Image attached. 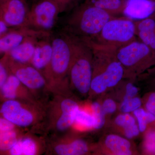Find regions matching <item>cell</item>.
Segmentation results:
<instances>
[{
    "instance_id": "1f68e13d",
    "label": "cell",
    "mask_w": 155,
    "mask_h": 155,
    "mask_svg": "<svg viewBox=\"0 0 155 155\" xmlns=\"http://www.w3.org/2000/svg\"><path fill=\"white\" fill-rule=\"evenodd\" d=\"M10 72L5 62L1 59L0 62V88L5 83Z\"/></svg>"
},
{
    "instance_id": "7c38bea8",
    "label": "cell",
    "mask_w": 155,
    "mask_h": 155,
    "mask_svg": "<svg viewBox=\"0 0 155 155\" xmlns=\"http://www.w3.org/2000/svg\"><path fill=\"white\" fill-rule=\"evenodd\" d=\"M29 11L25 0H0V19L9 27H27Z\"/></svg>"
},
{
    "instance_id": "4dcf8cb0",
    "label": "cell",
    "mask_w": 155,
    "mask_h": 155,
    "mask_svg": "<svg viewBox=\"0 0 155 155\" xmlns=\"http://www.w3.org/2000/svg\"><path fill=\"white\" fill-rule=\"evenodd\" d=\"M144 108L155 116V91L151 92L146 95L143 101Z\"/></svg>"
},
{
    "instance_id": "3957f363",
    "label": "cell",
    "mask_w": 155,
    "mask_h": 155,
    "mask_svg": "<svg viewBox=\"0 0 155 155\" xmlns=\"http://www.w3.org/2000/svg\"><path fill=\"white\" fill-rule=\"evenodd\" d=\"M71 36L72 54L68 75L69 88L73 93L88 98L92 79V50L86 41Z\"/></svg>"
},
{
    "instance_id": "d6986e66",
    "label": "cell",
    "mask_w": 155,
    "mask_h": 155,
    "mask_svg": "<svg viewBox=\"0 0 155 155\" xmlns=\"http://www.w3.org/2000/svg\"><path fill=\"white\" fill-rule=\"evenodd\" d=\"M136 35L140 41L149 47L155 53V20L153 18L135 22Z\"/></svg>"
},
{
    "instance_id": "52a82bcc",
    "label": "cell",
    "mask_w": 155,
    "mask_h": 155,
    "mask_svg": "<svg viewBox=\"0 0 155 155\" xmlns=\"http://www.w3.org/2000/svg\"><path fill=\"white\" fill-rule=\"evenodd\" d=\"M116 56L124 70V78L135 80L155 67V53L146 45L135 40L117 48Z\"/></svg>"
},
{
    "instance_id": "2e32d148",
    "label": "cell",
    "mask_w": 155,
    "mask_h": 155,
    "mask_svg": "<svg viewBox=\"0 0 155 155\" xmlns=\"http://www.w3.org/2000/svg\"><path fill=\"white\" fill-rule=\"evenodd\" d=\"M1 97L2 101L7 100H18L45 104L37 99L26 87L10 72L5 83L1 87Z\"/></svg>"
},
{
    "instance_id": "44dd1931",
    "label": "cell",
    "mask_w": 155,
    "mask_h": 155,
    "mask_svg": "<svg viewBox=\"0 0 155 155\" xmlns=\"http://www.w3.org/2000/svg\"><path fill=\"white\" fill-rule=\"evenodd\" d=\"M113 129L117 134L124 136L137 125L136 119L132 114L120 113L115 117L112 122Z\"/></svg>"
},
{
    "instance_id": "d590c367",
    "label": "cell",
    "mask_w": 155,
    "mask_h": 155,
    "mask_svg": "<svg viewBox=\"0 0 155 155\" xmlns=\"http://www.w3.org/2000/svg\"><path fill=\"white\" fill-rule=\"evenodd\" d=\"M154 84H155V79H154Z\"/></svg>"
},
{
    "instance_id": "d4e9b609",
    "label": "cell",
    "mask_w": 155,
    "mask_h": 155,
    "mask_svg": "<svg viewBox=\"0 0 155 155\" xmlns=\"http://www.w3.org/2000/svg\"><path fill=\"white\" fill-rule=\"evenodd\" d=\"M132 114L136 119L140 133L143 134L150 125L155 124V116L141 107Z\"/></svg>"
},
{
    "instance_id": "30bf717a",
    "label": "cell",
    "mask_w": 155,
    "mask_h": 155,
    "mask_svg": "<svg viewBox=\"0 0 155 155\" xmlns=\"http://www.w3.org/2000/svg\"><path fill=\"white\" fill-rule=\"evenodd\" d=\"M135 22L126 17L110 19L94 41L119 48L136 40Z\"/></svg>"
},
{
    "instance_id": "4316f807",
    "label": "cell",
    "mask_w": 155,
    "mask_h": 155,
    "mask_svg": "<svg viewBox=\"0 0 155 155\" xmlns=\"http://www.w3.org/2000/svg\"><path fill=\"white\" fill-rule=\"evenodd\" d=\"M90 107L95 120V130L102 129L106 125L107 117L103 110L101 102L99 101L92 102Z\"/></svg>"
},
{
    "instance_id": "e575fe53",
    "label": "cell",
    "mask_w": 155,
    "mask_h": 155,
    "mask_svg": "<svg viewBox=\"0 0 155 155\" xmlns=\"http://www.w3.org/2000/svg\"><path fill=\"white\" fill-rule=\"evenodd\" d=\"M9 26L6 22L0 19V37L9 32L10 30L9 29Z\"/></svg>"
},
{
    "instance_id": "7402d4cb",
    "label": "cell",
    "mask_w": 155,
    "mask_h": 155,
    "mask_svg": "<svg viewBox=\"0 0 155 155\" xmlns=\"http://www.w3.org/2000/svg\"><path fill=\"white\" fill-rule=\"evenodd\" d=\"M126 0H86L85 3L96 6L112 16L123 14Z\"/></svg>"
},
{
    "instance_id": "9a60e30c",
    "label": "cell",
    "mask_w": 155,
    "mask_h": 155,
    "mask_svg": "<svg viewBox=\"0 0 155 155\" xmlns=\"http://www.w3.org/2000/svg\"><path fill=\"white\" fill-rule=\"evenodd\" d=\"M32 131L25 132L17 143L5 154L11 155H40L46 152L47 140L44 136Z\"/></svg>"
},
{
    "instance_id": "ffe728a7",
    "label": "cell",
    "mask_w": 155,
    "mask_h": 155,
    "mask_svg": "<svg viewBox=\"0 0 155 155\" xmlns=\"http://www.w3.org/2000/svg\"><path fill=\"white\" fill-rule=\"evenodd\" d=\"M40 39H29L5 54L17 62L31 64L35 45Z\"/></svg>"
},
{
    "instance_id": "8fae6325",
    "label": "cell",
    "mask_w": 155,
    "mask_h": 155,
    "mask_svg": "<svg viewBox=\"0 0 155 155\" xmlns=\"http://www.w3.org/2000/svg\"><path fill=\"white\" fill-rule=\"evenodd\" d=\"M62 11L60 5L51 0H41L30 9L27 27L49 32Z\"/></svg>"
},
{
    "instance_id": "603a6c76",
    "label": "cell",
    "mask_w": 155,
    "mask_h": 155,
    "mask_svg": "<svg viewBox=\"0 0 155 155\" xmlns=\"http://www.w3.org/2000/svg\"><path fill=\"white\" fill-rule=\"evenodd\" d=\"M25 133L23 129L19 127L8 131L0 132L1 153H5L11 150Z\"/></svg>"
},
{
    "instance_id": "8992f818",
    "label": "cell",
    "mask_w": 155,
    "mask_h": 155,
    "mask_svg": "<svg viewBox=\"0 0 155 155\" xmlns=\"http://www.w3.org/2000/svg\"><path fill=\"white\" fill-rule=\"evenodd\" d=\"M51 41L52 56L48 66L43 74L53 91L68 81L72 58V37L64 32L54 38Z\"/></svg>"
},
{
    "instance_id": "83f0119b",
    "label": "cell",
    "mask_w": 155,
    "mask_h": 155,
    "mask_svg": "<svg viewBox=\"0 0 155 155\" xmlns=\"http://www.w3.org/2000/svg\"><path fill=\"white\" fill-rule=\"evenodd\" d=\"M143 101L141 99L136 96L121 101L119 109L121 113L132 114L136 110L141 107Z\"/></svg>"
},
{
    "instance_id": "e0dca14e",
    "label": "cell",
    "mask_w": 155,
    "mask_h": 155,
    "mask_svg": "<svg viewBox=\"0 0 155 155\" xmlns=\"http://www.w3.org/2000/svg\"><path fill=\"white\" fill-rule=\"evenodd\" d=\"M123 14L133 20L153 18L155 16V0H126Z\"/></svg>"
},
{
    "instance_id": "836d02e7",
    "label": "cell",
    "mask_w": 155,
    "mask_h": 155,
    "mask_svg": "<svg viewBox=\"0 0 155 155\" xmlns=\"http://www.w3.org/2000/svg\"><path fill=\"white\" fill-rule=\"evenodd\" d=\"M59 5L62 11H64L68 6L72 5L77 0H51Z\"/></svg>"
},
{
    "instance_id": "277c9868",
    "label": "cell",
    "mask_w": 155,
    "mask_h": 155,
    "mask_svg": "<svg viewBox=\"0 0 155 155\" xmlns=\"http://www.w3.org/2000/svg\"><path fill=\"white\" fill-rule=\"evenodd\" d=\"M115 17L102 9L85 3L69 16L66 32L81 40H94L106 23Z\"/></svg>"
},
{
    "instance_id": "d6a6232c",
    "label": "cell",
    "mask_w": 155,
    "mask_h": 155,
    "mask_svg": "<svg viewBox=\"0 0 155 155\" xmlns=\"http://www.w3.org/2000/svg\"><path fill=\"white\" fill-rule=\"evenodd\" d=\"M18 127L8 119L1 116L0 119V132L13 130Z\"/></svg>"
},
{
    "instance_id": "6da1fadb",
    "label": "cell",
    "mask_w": 155,
    "mask_h": 155,
    "mask_svg": "<svg viewBox=\"0 0 155 155\" xmlns=\"http://www.w3.org/2000/svg\"><path fill=\"white\" fill-rule=\"evenodd\" d=\"M91 48L93 54L92 79L88 98L103 94L120 84L124 79V69L116 56L117 48L83 40Z\"/></svg>"
},
{
    "instance_id": "9c48e42d",
    "label": "cell",
    "mask_w": 155,
    "mask_h": 155,
    "mask_svg": "<svg viewBox=\"0 0 155 155\" xmlns=\"http://www.w3.org/2000/svg\"><path fill=\"white\" fill-rule=\"evenodd\" d=\"M78 130H69L59 136L46 137V154L83 155L96 153L97 143H92L78 134Z\"/></svg>"
},
{
    "instance_id": "5bb4252c",
    "label": "cell",
    "mask_w": 155,
    "mask_h": 155,
    "mask_svg": "<svg viewBox=\"0 0 155 155\" xmlns=\"http://www.w3.org/2000/svg\"><path fill=\"white\" fill-rule=\"evenodd\" d=\"M14 28L0 37L1 54H4L29 39H41L50 36V32L28 27Z\"/></svg>"
},
{
    "instance_id": "cb8c5ba5",
    "label": "cell",
    "mask_w": 155,
    "mask_h": 155,
    "mask_svg": "<svg viewBox=\"0 0 155 155\" xmlns=\"http://www.w3.org/2000/svg\"><path fill=\"white\" fill-rule=\"evenodd\" d=\"M74 125L80 128L79 131L85 132L89 130H95L96 122L91 110H87L79 108L75 117Z\"/></svg>"
},
{
    "instance_id": "484cf974",
    "label": "cell",
    "mask_w": 155,
    "mask_h": 155,
    "mask_svg": "<svg viewBox=\"0 0 155 155\" xmlns=\"http://www.w3.org/2000/svg\"><path fill=\"white\" fill-rule=\"evenodd\" d=\"M143 134L142 151L143 154L155 155V124L150 125Z\"/></svg>"
},
{
    "instance_id": "5b68a950",
    "label": "cell",
    "mask_w": 155,
    "mask_h": 155,
    "mask_svg": "<svg viewBox=\"0 0 155 155\" xmlns=\"http://www.w3.org/2000/svg\"><path fill=\"white\" fill-rule=\"evenodd\" d=\"M1 116L17 127L40 134L44 121L46 104L18 100L2 101Z\"/></svg>"
},
{
    "instance_id": "ba28073f",
    "label": "cell",
    "mask_w": 155,
    "mask_h": 155,
    "mask_svg": "<svg viewBox=\"0 0 155 155\" xmlns=\"http://www.w3.org/2000/svg\"><path fill=\"white\" fill-rule=\"evenodd\" d=\"M1 59L5 62L9 72L15 75L37 99L44 104L47 103L52 89L40 71L31 64L14 61L6 54Z\"/></svg>"
},
{
    "instance_id": "f546056e",
    "label": "cell",
    "mask_w": 155,
    "mask_h": 155,
    "mask_svg": "<svg viewBox=\"0 0 155 155\" xmlns=\"http://www.w3.org/2000/svg\"><path fill=\"white\" fill-rule=\"evenodd\" d=\"M123 96L121 98V101L137 96L138 93V89L133 83L129 82L125 84L124 86Z\"/></svg>"
},
{
    "instance_id": "7a4b0ae2",
    "label": "cell",
    "mask_w": 155,
    "mask_h": 155,
    "mask_svg": "<svg viewBox=\"0 0 155 155\" xmlns=\"http://www.w3.org/2000/svg\"><path fill=\"white\" fill-rule=\"evenodd\" d=\"M51 95L46 104L41 130V134L46 137L57 136L70 130L80 108L68 84L53 91Z\"/></svg>"
},
{
    "instance_id": "f1b7e54d",
    "label": "cell",
    "mask_w": 155,
    "mask_h": 155,
    "mask_svg": "<svg viewBox=\"0 0 155 155\" xmlns=\"http://www.w3.org/2000/svg\"><path fill=\"white\" fill-rule=\"evenodd\" d=\"M100 102L103 110L107 117L115 114L119 109V105H118L116 101L112 98H105Z\"/></svg>"
},
{
    "instance_id": "ac0fdd59",
    "label": "cell",
    "mask_w": 155,
    "mask_h": 155,
    "mask_svg": "<svg viewBox=\"0 0 155 155\" xmlns=\"http://www.w3.org/2000/svg\"><path fill=\"white\" fill-rule=\"evenodd\" d=\"M49 37L39 40L35 45V50L31 64L43 73L51 62L52 56V41Z\"/></svg>"
},
{
    "instance_id": "4fadbf2b",
    "label": "cell",
    "mask_w": 155,
    "mask_h": 155,
    "mask_svg": "<svg viewBox=\"0 0 155 155\" xmlns=\"http://www.w3.org/2000/svg\"><path fill=\"white\" fill-rule=\"evenodd\" d=\"M131 140L117 133H109L97 143L96 153L110 155H131L138 153Z\"/></svg>"
}]
</instances>
